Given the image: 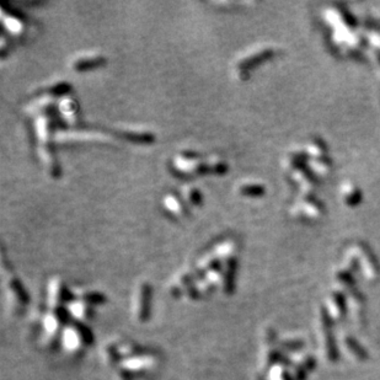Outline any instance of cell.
<instances>
[{
	"mask_svg": "<svg viewBox=\"0 0 380 380\" xmlns=\"http://www.w3.org/2000/svg\"><path fill=\"white\" fill-rule=\"evenodd\" d=\"M171 166L178 175L182 176H195L208 171L207 162L201 159L200 154L193 151H182L177 152L172 159Z\"/></svg>",
	"mask_w": 380,
	"mask_h": 380,
	"instance_id": "6da1fadb",
	"label": "cell"
},
{
	"mask_svg": "<svg viewBox=\"0 0 380 380\" xmlns=\"http://www.w3.org/2000/svg\"><path fill=\"white\" fill-rule=\"evenodd\" d=\"M207 167L209 172L213 174H224L227 171V162L221 156H211L207 159Z\"/></svg>",
	"mask_w": 380,
	"mask_h": 380,
	"instance_id": "ba28073f",
	"label": "cell"
},
{
	"mask_svg": "<svg viewBox=\"0 0 380 380\" xmlns=\"http://www.w3.org/2000/svg\"><path fill=\"white\" fill-rule=\"evenodd\" d=\"M58 108L59 112H61V117L63 118L68 125H76L77 117H79V113H77L76 102L74 101L73 97H62L58 102Z\"/></svg>",
	"mask_w": 380,
	"mask_h": 380,
	"instance_id": "3957f363",
	"label": "cell"
},
{
	"mask_svg": "<svg viewBox=\"0 0 380 380\" xmlns=\"http://www.w3.org/2000/svg\"><path fill=\"white\" fill-rule=\"evenodd\" d=\"M122 136L123 138L136 142V143H151L152 141H154V136H152L151 132H141L138 129L123 132Z\"/></svg>",
	"mask_w": 380,
	"mask_h": 380,
	"instance_id": "52a82bcc",
	"label": "cell"
},
{
	"mask_svg": "<svg viewBox=\"0 0 380 380\" xmlns=\"http://www.w3.org/2000/svg\"><path fill=\"white\" fill-rule=\"evenodd\" d=\"M2 24L6 27V30L9 31L10 35L21 36L24 33V22L16 15H6L2 11Z\"/></svg>",
	"mask_w": 380,
	"mask_h": 380,
	"instance_id": "5b68a950",
	"label": "cell"
},
{
	"mask_svg": "<svg viewBox=\"0 0 380 380\" xmlns=\"http://www.w3.org/2000/svg\"><path fill=\"white\" fill-rule=\"evenodd\" d=\"M181 197L183 202H186L191 207H197L202 202V193L196 186L185 185L181 190Z\"/></svg>",
	"mask_w": 380,
	"mask_h": 380,
	"instance_id": "8992f818",
	"label": "cell"
},
{
	"mask_svg": "<svg viewBox=\"0 0 380 380\" xmlns=\"http://www.w3.org/2000/svg\"><path fill=\"white\" fill-rule=\"evenodd\" d=\"M262 186L255 182H242L237 186V192L244 196H257L262 193Z\"/></svg>",
	"mask_w": 380,
	"mask_h": 380,
	"instance_id": "9c48e42d",
	"label": "cell"
},
{
	"mask_svg": "<svg viewBox=\"0 0 380 380\" xmlns=\"http://www.w3.org/2000/svg\"><path fill=\"white\" fill-rule=\"evenodd\" d=\"M162 206L164 208L169 212L170 214L175 217H183L186 216V207L185 202H183L182 198H180L178 196L174 195V193H169L164 197L162 200Z\"/></svg>",
	"mask_w": 380,
	"mask_h": 380,
	"instance_id": "277c9868",
	"label": "cell"
},
{
	"mask_svg": "<svg viewBox=\"0 0 380 380\" xmlns=\"http://www.w3.org/2000/svg\"><path fill=\"white\" fill-rule=\"evenodd\" d=\"M105 62V58L99 53H86L81 54V56H76V58H73L69 63L73 71L76 72H82L87 71V69L95 68V67L100 66V64Z\"/></svg>",
	"mask_w": 380,
	"mask_h": 380,
	"instance_id": "7a4b0ae2",
	"label": "cell"
}]
</instances>
